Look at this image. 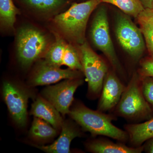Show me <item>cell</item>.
Returning a JSON list of instances; mask_svg holds the SVG:
<instances>
[{"label": "cell", "instance_id": "603a6c76", "mask_svg": "<svg viewBox=\"0 0 153 153\" xmlns=\"http://www.w3.org/2000/svg\"><path fill=\"white\" fill-rule=\"evenodd\" d=\"M140 80L143 94L146 100L153 108V77H145L140 78Z\"/></svg>", "mask_w": 153, "mask_h": 153}, {"label": "cell", "instance_id": "277c9868", "mask_svg": "<svg viewBox=\"0 0 153 153\" xmlns=\"http://www.w3.org/2000/svg\"><path fill=\"white\" fill-rule=\"evenodd\" d=\"M140 78L134 74L126 88L117 105V111L128 118L148 117L152 114L150 105L146 100L142 90Z\"/></svg>", "mask_w": 153, "mask_h": 153}, {"label": "cell", "instance_id": "8fae6325", "mask_svg": "<svg viewBox=\"0 0 153 153\" xmlns=\"http://www.w3.org/2000/svg\"><path fill=\"white\" fill-rule=\"evenodd\" d=\"M126 88L114 73L108 72L102 85L99 110L108 111L117 105Z\"/></svg>", "mask_w": 153, "mask_h": 153}, {"label": "cell", "instance_id": "30bf717a", "mask_svg": "<svg viewBox=\"0 0 153 153\" xmlns=\"http://www.w3.org/2000/svg\"><path fill=\"white\" fill-rule=\"evenodd\" d=\"M80 71L68 69H62L51 65L45 60H41L37 66L30 80L33 86L49 85L62 79L80 78Z\"/></svg>", "mask_w": 153, "mask_h": 153}, {"label": "cell", "instance_id": "6da1fadb", "mask_svg": "<svg viewBox=\"0 0 153 153\" xmlns=\"http://www.w3.org/2000/svg\"><path fill=\"white\" fill-rule=\"evenodd\" d=\"M101 0H88L74 3L65 12L56 15L53 20L57 30L66 38L76 46L85 41V30L91 14Z\"/></svg>", "mask_w": 153, "mask_h": 153}, {"label": "cell", "instance_id": "d6986e66", "mask_svg": "<svg viewBox=\"0 0 153 153\" xmlns=\"http://www.w3.org/2000/svg\"><path fill=\"white\" fill-rule=\"evenodd\" d=\"M19 10L13 0H0V22L1 27L13 30Z\"/></svg>", "mask_w": 153, "mask_h": 153}, {"label": "cell", "instance_id": "2e32d148", "mask_svg": "<svg viewBox=\"0 0 153 153\" xmlns=\"http://www.w3.org/2000/svg\"><path fill=\"white\" fill-rule=\"evenodd\" d=\"M88 149L96 153H140L143 148L141 146L131 148L121 143H116L108 140H97L91 143Z\"/></svg>", "mask_w": 153, "mask_h": 153}, {"label": "cell", "instance_id": "5b68a950", "mask_svg": "<svg viewBox=\"0 0 153 153\" xmlns=\"http://www.w3.org/2000/svg\"><path fill=\"white\" fill-rule=\"evenodd\" d=\"M80 60L88 82V89L91 94L98 95L102 89L108 68L104 60L91 48L86 41L77 46Z\"/></svg>", "mask_w": 153, "mask_h": 153}, {"label": "cell", "instance_id": "5bb4252c", "mask_svg": "<svg viewBox=\"0 0 153 153\" xmlns=\"http://www.w3.org/2000/svg\"><path fill=\"white\" fill-rule=\"evenodd\" d=\"M23 5L36 13L49 15L56 13L68 3L67 0H19Z\"/></svg>", "mask_w": 153, "mask_h": 153}, {"label": "cell", "instance_id": "cb8c5ba5", "mask_svg": "<svg viewBox=\"0 0 153 153\" xmlns=\"http://www.w3.org/2000/svg\"><path fill=\"white\" fill-rule=\"evenodd\" d=\"M140 78L148 76L153 77V57L149 56L143 59L139 69Z\"/></svg>", "mask_w": 153, "mask_h": 153}, {"label": "cell", "instance_id": "3957f363", "mask_svg": "<svg viewBox=\"0 0 153 153\" xmlns=\"http://www.w3.org/2000/svg\"><path fill=\"white\" fill-rule=\"evenodd\" d=\"M50 46L47 35L33 26H23L17 32V57L19 63L24 68L29 67L44 55Z\"/></svg>", "mask_w": 153, "mask_h": 153}, {"label": "cell", "instance_id": "ac0fdd59", "mask_svg": "<svg viewBox=\"0 0 153 153\" xmlns=\"http://www.w3.org/2000/svg\"><path fill=\"white\" fill-rule=\"evenodd\" d=\"M67 43L60 36L56 35L55 41L50 45L44 55V60L49 64L60 67Z\"/></svg>", "mask_w": 153, "mask_h": 153}, {"label": "cell", "instance_id": "44dd1931", "mask_svg": "<svg viewBox=\"0 0 153 153\" xmlns=\"http://www.w3.org/2000/svg\"><path fill=\"white\" fill-rule=\"evenodd\" d=\"M101 2L115 6L124 13L136 19L145 9L140 0H101Z\"/></svg>", "mask_w": 153, "mask_h": 153}, {"label": "cell", "instance_id": "484cf974", "mask_svg": "<svg viewBox=\"0 0 153 153\" xmlns=\"http://www.w3.org/2000/svg\"><path fill=\"white\" fill-rule=\"evenodd\" d=\"M148 152L149 153H153V137L148 146Z\"/></svg>", "mask_w": 153, "mask_h": 153}, {"label": "cell", "instance_id": "d4e9b609", "mask_svg": "<svg viewBox=\"0 0 153 153\" xmlns=\"http://www.w3.org/2000/svg\"><path fill=\"white\" fill-rule=\"evenodd\" d=\"M145 9H152L153 0H140Z\"/></svg>", "mask_w": 153, "mask_h": 153}, {"label": "cell", "instance_id": "e0dca14e", "mask_svg": "<svg viewBox=\"0 0 153 153\" xmlns=\"http://www.w3.org/2000/svg\"><path fill=\"white\" fill-rule=\"evenodd\" d=\"M150 56L153 57V11L145 9L137 18Z\"/></svg>", "mask_w": 153, "mask_h": 153}, {"label": "cell", "instance_id": "83f0119b", "mask_svg": "<svg viewBox=\"0 0 153 153\" xmlns=\"http://www.w3.org/2000/svg\"></svg>", "mask_w": 153, "mask_h": 153}, {"label": "cell", "instance_id": "4fadbf2b", "mask_svg": "<svg viewBox=\"0 0 153 153\" xmlns=\"http://www.w3.org/2000/svg\"><path fill=\"white\" fill-rule=\"evenodd\" d=\"M31 114L46 121L55 128H61L63 121L60 112L45 99L38 97L32 104Z\"/></svg>", "mask_w": 153, "mask_h": 153}, {"label": "cell", "instance_id": "ffe728a7", "mask_svg": "<svg viewBox=\"0 0 153 153\" xmlns=\"http://www.w3.org/2000/svg\"><path fill=\"white\" fill-rule=\"evenodd\" d=\"M30 134L35 139L46 140L55 137L57 134V131L46 121L35 117L30 129Z\"/></svg>", "mask_w": 153, "mask_h": 153}, {"label": "cell", "instance_id": "4316f807", "mask_svg": "<svg viewBox=\"0 0 153 153\" xmlns=\"http://www.w3.org/2000/svg\"><path fill=\"white\" fill-rule=\"evenodd\" d=\"M151 10H152L153 11V2L152 4V9H151Z\"/></svg>", "mask_w": 153, "mask_h": 153}, {"label": "cell", "instance_id": "8992f818", "mask_svg": "<svg viewBox=\"0 0 153 153\" xmlns=\"http://www.w3.org/2000/svg\"><path fill=\"white\" fill-rule=\"evenodd\" d=\"M115 31L119 43L129 55L135 59L141 57L146 49L144 38L140 28L128 15L118 14Z\"/></svg>", "mask_w": 153, "mask_h": 153}, {"label": "cell", "instance_id": "7c38bea8", "mask_svg": "<svg viewBox=\"0 0 153 153\" xmlns=\"http://www.w3.org/2000/svg\"><path fill=\"white\" fill-rule=\"evenodd\" d=\"M61 134L52 144L47 146H37L41 150L49 153H68L70 152V146L72 140L79 136L80 133L73 125L64 122L61 126Z\"/></svg>", "mask_w": 153, "mask_h": 153}, {"label": "cell", "instance_id": "9a60e30c", "mask_svg": "<svg viewBox=\"0 0 153 153\" xmlns=\"http://www.w3.org/2000/svg\"><path fill=\"white\" fill-rule=\"evenodd\" d=\"M126 129L132 143L140 146L143 143L153 137V118L143 123L128 125Z\"/></svg>", "mask_w": 153, "mask_h": 153}, {"label": "cell", "instance_id": "9c48e42d", "mask_svg": "<svg viewBox=\"0 0 153 153\" xmlns=\"http://www.w3.org/2000/svg\"><path fill=\"white\" fill-rule=\"evenodd\" d=\"M3 93L7 106L13 119L20 126H25L29 96L22 88L8 81L4 82Z\"/></svg>", "mask_w": 153, "mask_h": 153}, {"label": "cell", "instance_id": "ba28073f", "mask_svg": "<svg viewBox=\"0 0 153 153\" xmlns=\"http://www.w3.org/2000/svg\"><path fill=\"white\" fill-rule=\"evenodd\" d=\"M82 83L83 80L80 78L66 79L56 85L46 88L43 91V95L61 114H69L74 94Z\"/></svg>", "mask_w": 153, "mask_h": 153}, {"label": "cell", "instance_id": "7402d4cb", "mask_svg": "<svg viewBox=\"0 0 153 153\" xmlns=\"http://www.w3.org/2000/svg\"><path fill=\"white\" fill-rule=\"evenodd\" d=\"M62 65L73 70L82 71V66L78 49L71 43H67L63 55Z\"/></svg>", "mask_w": 153, "mask_h": 153}, {"label": "cell", "instance_id": "7a4b0ae2", "mask_svg": "<svg viewBox=\"0 0 153 153\" xmlns=\"http://www.w3.org/2000/svg\"><path fill=\"white\" fill-rule=\"evenodd\" d=\"M69 114L82 128L93 135L104 136L120 141H124L128 137L127 132L114 125L111 117L100 111L79 105Z\"/></svg>", "mask_w": 153, "mask_h": 153}, {"label": "cell", "instance_id": "52a82bcc", "mask_svg": "<svg viewBox=\"0 0 153 153\" xmlns=\"http://www.w3.org/2000/svg\"><path fill=\"white\" fill-rule=\"evenodd\" d=\"M91 37L94 46L105 55L113 67L121 70V66L110 35L106 9L104 6L97 11L91 28Z\"/></svg>", "mask_w": 153, "mask_h": 153}]
</instances>
